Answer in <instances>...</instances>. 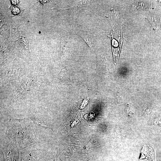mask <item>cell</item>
<instances>
[{
    "instance_id": "1",
    "label": "cell",
    "mask_w": 161,
    "mask_h": 161,
    "mask_svg": "<svg viewBox=\"0 0 161 161\" xmlns=\"http://www.w3.org/2000/svg\"><path fill=\"white\" fill-rule=\"evenodd\" d=\"M26 119H11L7 126V137L18 148H26L35 143L37 128L33 122Z\"/></svg>"
},
{
    "instance_id": "2",
    "label": "cell",
    "mask_w": 161,
    "mask_h": 161,
    "mask_svg": "<svg viewBox=\"0 0 161 161\" xmlns=\"http://www.w3.org/2000/svg\"><path fill=\"white\" fill-rule=\"evenodd\" d=\"M80 36L85 41L89 47H92L91 44V36L89 34L82 32L80 35Z\"/></svg>"
},
{
    "instance_id": "3",
    "label": "cell",
    "mask_w": 161,
    "mask_h": 161,
    "mask_svg": "<svg viewBox=\"0 0 161 161\" xmlns=\"http://www.w3.org/2000/svg\"><path fill=\"white\" fill-rule=\"evenodd\" d=\"M88 99L87 98L86 99H85L83 100V103L82 104V105L81 106V108H83V107L84 106L87 104L88 103Z\"/></svg>"
}]
</instances>
